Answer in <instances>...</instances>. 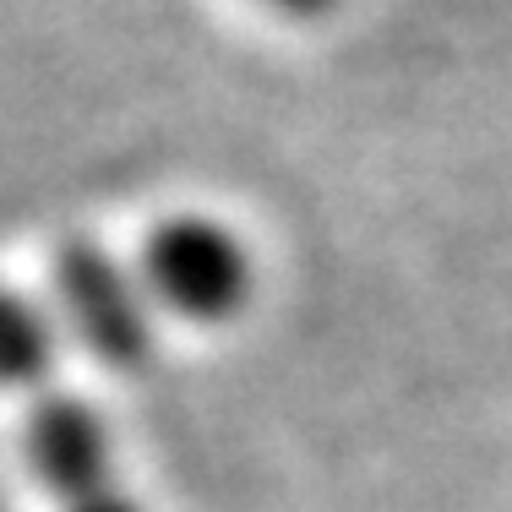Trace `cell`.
Instances as JSON below:
<instances>
[{
	"mask_svg": "<svg viewBox=\"0 0 512 512\" xmlns=\"http://www.w3.org/2000/svg\"><path fill=\"white\" fill-rule=\"evenodd\" d=\"M142 284L164 311L218 327L251 306L256 262L246 240L218 218H169L142 251Z\"/></svg>",
	"mask_w": 512,
	"mask_h": 512,
	"instance_id": "1",
	"label": "cell"
},
{
	"mask_svg": "<svg viewBox=\"0 0 512 512\" xmlns=\"http://www.w3.org/2000/svg\"><path fill=\"white\" fill-rule=\"evenodd\" d=\"M55 300L66 311L71 333L82 338V349L99 355L104 365L137 371L153 360V295L104 246H93V240L60 246Z\"/></svg>",
	"mask_w": 512,
	"mask_h": 512,
	"instance_id": "2",
	"label": "cell"
},
{
	"mask_svg": "<svg viewBox=\"0 0 512 512\" xmlns=\"http://www.w3.org/2000/svg\"><path fill=\"white\" fill-rule=\"evenodd\" d=\"M28 463L60 507H77L115 480V436L109 420L77 393H44L28 409Z\"/></svg>",
	"mask_w": 512,
	"mask_h": 512,
	"instance_id": "3",
	"label": "cell"
},
{
	"mask_svg": "<svg viewBox=\"0 0 512 512\" xmlns=\"http://www.w3.org/2000/svg\"><path fill=\"white\" fill-rule=\"evenodd\" d=\"M55 327L28 295L0 284V393L39 387L55 371Z\"/></svg>",
	"mask_w": 512,
	"mask_h": 512,
	"instance_id": "4",
	"label": "cell"
},
{
	"mask_svg": "<svg viewBox=\"0 0 512 512\" xmlns=\"http://www.w3.org/2000/svg\"><path fill=\"white\" fill-rule=\"evenodd\" d=\"M66 512H148L142 502H131L120 485H109V491H99V496H88V502H77V507H66Z\"/></svg>",
	"mask_w": 512,
	"mask_h": 512,
	"instance_id": "5",
	"label": "cell"
},
{
	"mask_svg": "<svg viewBox=\"0 0 512 512\" xmlns=\"http://www.w3.org/2000/svg\"><path fill=\"white\" fill-rule=\"evenodd\" d=\"M262 6H273L278 17H300V22H306V17H327L338 0H262Z\"/></svg>",
	"mask_w": 512,
	"mask_h": 512,
	"instance_id": "6",
	"label": "cell"
}]
</instances>
